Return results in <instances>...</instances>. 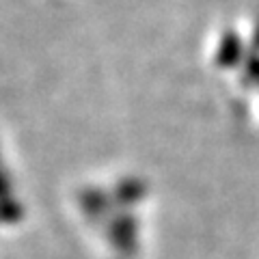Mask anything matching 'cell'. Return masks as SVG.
I'll return each mask as SVG.
<instances>
[{"label": "cell", "mask_w": 259, "mask_h": 259, "mask_svg": "<svg viewBox=\"0 0 259 259\" xmlns=\"http://www.w3.org/2000/svg\"><path fill=\"white\" fill-rule=\"evenodd\" d=\"M117 190H121V192H117L121 203H134V201H139L145 194V186L139 180H125L123 184H119Z\"/></svg>", "instance_id": "cell-1"}, {"label": "cell", "mask_w": 259, "mask_h": 259, "mask_svg": "<svg viewBox=\"0 0 259 259\" xmlns=\"http://www.w3.org/2000/svg\"><path fill=\"white\" fill-rule=\"evenodd\" d=\"M9 190H11V180L3 171H0V197H7Z\"/></svg>", "instance_id": "cell-2"}]
</instances>
